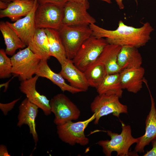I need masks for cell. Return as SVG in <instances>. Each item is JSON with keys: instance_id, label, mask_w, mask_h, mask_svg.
Segmentation results:
<instances>
[{"instance_id": "3957f363", "label": "cell", "mask_w": 156, "mask_h": 156, "mask_svg": "<svg viewBox=\"0 0 156 156\" xmlns=\"http://www.w3.org/2000/svg\"><path fill=\"white\" fill-rule=\"evenodd\" d=\"M67 58L72 60L84 42L92 35L89 26L63 25L58 30Z\"/></svg>"}, {"instance_id": "ac0fdd59", "label": "cell", "mask_w": 156, "mask_h": 156, "mask_svg": "<svg viewBox=\"0 0 156 156\" xmlns=\"http://www.w3.org/2000/svg\"><path fill=\"white\" fill-rule=\"evenodd\" d=\"M35 0H14L9 3L8 7L1 10L0 18L7 17L15 22L28 14L32 9Z\"/></svg>"}, {"instance_id": "7c38bea8", "label": "cell", "mask_w": 156, "mask_h": 156, "mask_svg": "<svg viewBox=\"0 0 156 156\" xmlns=\"http://www.w3.org/2000/svg\"><path fill=\"white\" fill-rule=\"evenodd\" d=\"M38 77L36 75L30 79L21 81L19 88L21 92L26 95L29 101L40 108L45 115L48 116L52 112L50 101L36 90V84Z\"/></svg>"}, {"instance_id": "30bf717a", "label": "cell", "mask_w": 156, "mask_h": 156, "mask_svg": "<svg viewBox=\"0 0 156 156\" xmlns=\"http://www.w3.org/2000/svg\"><path fill=\"white\" fill-rule=\"evenodd\" d=\"M50 103L51 112L55 115L54 122L57 125L77 120L80 115L77 106L64 94L56 95Z\"/></svg>"}, {"instance_id": "484cf974", "label": "cell", "mask_w": 156, "mask_h": 156, "mask_svg": "<svg viewBox=\"0 0 156 156\" xmlns=\"http://www.w3.org/2000/svg\"><path fill=\"white\" fill-rule=\"evenodd\" d=\"M3 49L0 50V78L4 79L11 76L12 65L10 58L8 57Z\"/></svg>"}, {"instance_id": "52a82bcc", "label": "cell", "mask_w": 156, "mask_h": 156, "mask_svg": "<svg viewBox=\"0 0 156 156\" xmlns=\"http://www.w3.org/2000/svg\"><path fill=\"white\" fill-rule=\"evenodd\" d=\"M63 6L48 3H39L35 12L37 29L58 30L63 26Z\"/></svg>"}, {"instance_id": "83f0119b", "label": "cell", "mask_w": 156, "mask_h": 156, "mask_svg": "<svg viewBox=\"0 0 156 156\" xmlns=\"http://www.w3.org/2000/svg\"><path fill=\"white\" fill-rule=\"evenodd\" d=\"M152 146L150 150L147 151L143 156H156V139L151 142Z\"/></svg>"}, {"instance_id": "7402d4cb", "label": "cell", "mask_w": 156, "mask_h": 156, "mask_svg": "<svg viewBox=\"0 0 156 156\" xmlns=\"http://www.w3.org/2000/svg\"><path fill=\"white\" fill-rule=\"evenodd\" d=\"M49 43L51 56L55 57L61 65L67 60L65 50L58 30L51 29H45Z\"/></svg>"}, {"instance_id": "f546056e", "label": "cell", "mask_w": 156, "mask_h": 156, "mask_svg": "<svg viewBox=\"0 0 156 156\" xmlns=\"http://www.w3.org/2000/svg\"><path fill=\"white\" fill-rule=\"evenodd\" d=\"M11 155L8 153L6 146L3 145L0 146V156H10Z\"/></svg>"}, {"instance_id": "ffe728a7", "label": "cell", "mask_w": 156, "mask_h": 156, "mask_svg": "<svg viewBox=\"0 0 156 156\" xmlns=\"http://www.w3.org/2000/svg\"><path fill=\"white\" fill-rule=\"evenodd\" d=\"M117 62L121 70L138 68L141 66L142 57L138 48L123 46L118 54Z\"/></svg>"}, {"instance_id": "4dcf8cb0", "label": "cell", "mask_w": 156, "mask_h": 156, "mask_svg": "<svg viewBox=\"0 0 156 156\" xmlns=\"http://www.w3.org/2000/svg\"><path fill=\"white\" fill-rule=\"evenodd\" d=\"M9 3L0 1V9L1 10H3L6 8L8 6Z\"/></svg>"}, {"instance_id": "836d02e7", "label": "cell", "mask_w": 156, "mask_h": 156, "mask_svg": "<svg viewBox=\"0 0 156 156\" xmlns=\"http://www.w3.org/2000/svg\"><path fill=\"white\" fill-rule=\"evenodd\" d=\"M0 1H3L8 3H10L11 1H12V0H0Z\"/></svg>"}, {"instance_id": "f1b7e54d", "label": "cell", "mask_w": 156, "mask_h": 156, "mask_svg": "<svg viewBox=\"0 0 156 156\" xmlns=\"http://www.w3.org/2000/svg\"><path fill=\"white\" fill-rule=\"evenodd\" d=\"M39 3H48L63 6L67 0H38Z\"/></svg>"}, {"instance_id": "6da1fadb", "label": "cell", "mask_w": 156, "mask_h": 156, "mask_svg": "<svg viewBox=\"0 0 156 156\" xmlns=\"http://www.w3.org/2000/svg\"><path fill=\"white\" fill-rule=\"evenodd\" d=\"M92 35L97 38H105L108 44L137 48L145 46L151 40V34L154 28L146 22L140 27L126 25L122 20L114 30L107 29L95 24L89 25Z\"/></svg>"}, {"instance_id": "cb8c5ba5", "label": "cell", "mask_w": 156, "mask_h": 156, "mask_svg": "<svg viewBox=\"0 0 156 156\" xmlns=\"http://www.w3.org/2000/svg\"><path fill=\"white\" fill-rule=\"evenodd\" d=\"M96 89L99 94H114L122 97L123 89L119 73L107 74Z\"/></svg>"}, {"instance_id": "e0dca14e", "label": "cell", "mask_w": 156, "mask_h": 156, "mask_svg": "<svg viewBox=\"0 0 156 156\" xmlns=\"http://www.w3.org/2000/svg\"><path fill=\"white\" fill-rule=\"evenodd\" d=\"M35 75L39 77L50 80L63 92L67 91L73 94L83 92L81 90L67 83L64 79L59 73H57L52 71L47 64V60H41Z\"/></svg>"}, {"instance_id": "e575fe53", "label": "cell", "mask_w": 156, "mask_h": 156, "mask_svg": "<svg viewBox=\"0 0 156 156\" xmlns=\"http://www.w3.org/2000/svg\"><path fill=\"white\" fill-rule=\"evenodd\" d=\"M13 0H12V1H13Z\"/></svg>"}, {"instance_id": "5b68a950", "label": "cell", "mask_w": 156, "mask_h": 156, "mask_svg": "<svg viewBox=\"0 0 156 156\" xmlns=\"http://www.w3.org/2000/svg\"><path fill=\"white\" fill-rule=\"evenodd\" d=\"M12 73L21 81L29 79L35 74L41 60L29 47L20 50L10 58Z\"/></svg>"}, {"instance_id": "9c48e42d", "label": "cell", "mask_w": 156, "mask_h": 156, "mask_svg": "<svg viewBox=\"0 0 156 156\" xmlns=\"http://www.w3.org/2000/svg\"><path fill=\"white\" fill-rule=\"evenodd\" d=\"M95 119V114L87 119L73 122L69 121L57 125V133L60 138L63 142L74 146L79 144L84 146L89 142L85 135L84 130L89 123Z\"/></svg>"}, {"instance_id": "9a60e30c", "label": "cell", "mask_w": 156, "mask_h": 156, "mask_svg": "<svg viewBox=\"0 0 156 156\" xmlns=\"http://www.w3.org/2000/svg\"><path fill=\"white\" fill-rule=\"evenodd\" d=\"M61 66L59 73L69 82L71 86L83 92L88 90L90 86L84 72L75 66L71 60L67 58Z\"/></svg>"}, {"instance_id": "8fae6325", "label": "cell", "mask_w": 156, "mask_h": 156, "mask_svg": "<svg viewBox=\"0 0 156 156\" xmlns=\"http://www.w3.org/2000/svg\"><path fill=\"white\" fill-rule=\"evenodd\" d=\"M38 0H35L34 6L31 12L24 17L13 23L6 24L12 29L21 40L28 46L32 40L37 29L35 20V12L38 5Z\"/></svg>"}, {"instance_id": "d6a6232c", "label": "cell", "mask_w": 156, "mask_h": 156, "mask_svg": "<svg viewBox=\"0 0 156 156\" xmlns=\"http://www.w3.org/2000/svg\"><path fill=\"white\" fill-rule=\"evenodd\" d=\"M85 0H67V1H83ZM101 0L104 1H105L109 3H111V0Z\"/></svg>"}, {"instance_id": "5bb4252c", "label": "cell", "mask_w": 156, "mask_h": 156, "mask_svg": "<svg viewBox=\"0 0 156 156\" xmlns=\"http://www.w3.org/2000/svg\"><path fill=\"white\" fill-rule=\"evenodd\" d=\"M151 99L150 111L145 120V131L144 134L139 137L135 148L136 153H144L145 146L148 145L153 140L156 139V108L154 98L151 95L147 83Z\"/></svg>"}, {"instance_id": "d6986e66", "label": "cell", "mask_w": 156, "mask_h": 156, "mask_svg": "<svg viewBox=\"0 0 156 156\" xmlns=\"http://www.w3.org/2000/svg\"><path fill=\"white\" fill-rule=\"evenodd\" d=\"M121 47L119 45L108 44L96 60L104 66L107 74L119 73L121 71L117 59Z\"/></svg>"}, {"instance_id": "7a4b0ae2", "label": "cell", "mask_w": 156, "mask_h": 156, "mask_svg": "<svg viewBox=\"0 0 156 156\" xmlns=\"http://www.w3.org/2000/svg\"><path fill=\"white\" fill-rule=\"evenodd\" d=\"M122 131L119 134L108 130L106 132L110 137V140H101L96 143L101 146L103 153L106 156H111L113 151L117 153V156L129 155V149L133 144L137 143L139 137L134 138L131 134L130 125L121 122Z\"/></svg>"}, {"instance_id": "1f68e13d", "label": "cell", "mask_w": 156, "mask_h": 156, "mask_svg": "<svg viewBox=\"0 0 156 156\" xmlns=\"http://www.w3.org/2000/svg\"><path fill=\"white\" fill-rule=\"evenodd\" d=\"M118 5L120 9H123L124 8V5L123 3V0H115Z\"/></svg>"}, {"instance_id": "8992f818", "label": "cell", "mask_w": 156, "mask_h": 156, "mask_svg": "<svg viewBox=\"0 0 156 156\" xmlns=\"http://www.w3.org/2000/svg\"><path fill=\"white\" fill-rule=\"evenodd\" d=\"M120 98L114 94H98L94 98L90 105L91 111L95 114L94 123L97 125L102 116L110 114L119 118L120 114H127V105L121 103Z\"/></svg>"}, {"instance_id": "d4e9b609", "label": "cell", "mask_w": 156, "mask_h": 156, "mask_svg": "<svg viewBox=\"0 0 156 156\" xmlns=\"http://www.w3.org/2000/svg\"><path fill=\"white\" fill-rule=\"evenodd\" d=\"M90 86L96 89L107 74L104 66L96 60L83 72Z\"/></svg>"}, {"instance_id": "603a6c76", "label": "cell", "mask_w": 156, "mask_h": 156, "mask_svg": "<svg viewBox=\"0 0 156 156\" xmlns=\"http://www.w3.org/2000/svg\"><path fill=\"white\" fill-rule=\"evenodd\" d=\"M0 30L4 39L6 46L5 52L7 55H13L17 49L25 47L26 45L5 22H0Z\"/></svg>"}, {"instance_id": "ba28073f", "label": "cell", "mask_w": 156, "mask_h": 156, "mask_svg": "<svg viewBox=\"0 0 156 156\" xmlns=\"http://www.w3.org/2000/svg\"><path fill=\"white\" fill-rule=\"evenodd\" d=\"M89 7L88 0L78 1H68L63 6V25H88L95 24V19L87 12Z\"/></svg>"}, {"instance_id": "44dd1931", "label": "cell", "mask_w": 156, "mask_h": 156, "mask_svg": "<svg viewBox=\"0 0 156 156\" xmlns=\"http://www.w3.org/2000/svg\"><path fill=\"white\" fill-rule=\"evenodd\" d=\"M30 50L41 60H47L51 56L49 43L45 29H37L29 45Z\"/></svg>"}, {"instance_id": "4316f807", "label": "cell", "mask_w": 156, "mask_h": 156, "mask_svg": "<svg viewBox=\"0 0 156 156\" xmlns=\"http://www.w3.org/2000/svg\"><path fill=\"white\" fill-rule=\"evenodd\" d=\"M20 99L18 98L7 103H0V109L5 115H6L8 112L14 107L16 103Z\"/></svg>"}, {"instance_id": "2e32d148", "label": "cell", "mask_w": 156, "mask_h": 156, "mask_svg": "<svg viewBox=\"0 0 156 156\" xmlns=\"http://www.w3.org/2000/svg\"><path fill=\"white\" fill-rule=\"evenodd\" d=\"M144 73V69L142 66L121 70L119 75L123 89L130 92L137 93L142 87Z\"/></svg>"}, {"instance_id": "277c9868", "label": "cell", "mask_w": 156, "mask_h": 156, "mask_svg": "<svg viewBox=\"0 0 156 156\" xmlns=\"http://www.w3.org/2000/svg\"><path fill=\"white\" fill-rule=\"evenodd\" d=\"M107 44L105 38H97L92 35L82 44L72 61L83 72L97 60Z\"/></svg>"}, {"instance_id": "4fadbf2b", "label": "cell", "mask_w": 156, "mask_h": 156, "mask_svg": "<svg viewBox=\"0 0 156 156\" xmlns=\"http://www.w3.org/2000/svg\"><path fill=\"white\" fill-rule=\"evenodd\" d=\"M39 107L28 100L26 97L21 102L19 107L17 126L21 127L24 124L29 127L30 133L36 144L38 140L36 129L35 120L38 112Z\"/></svg>"}]
</instances>
